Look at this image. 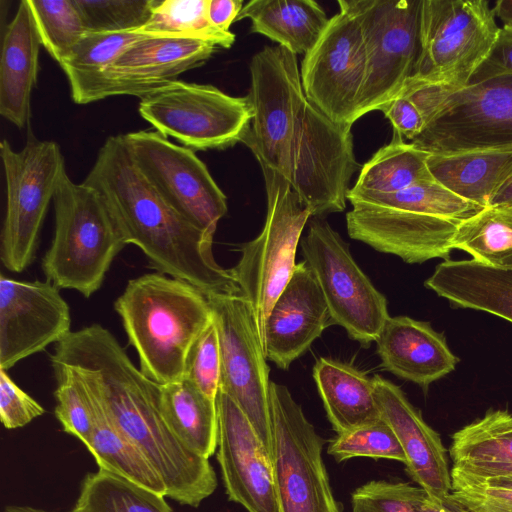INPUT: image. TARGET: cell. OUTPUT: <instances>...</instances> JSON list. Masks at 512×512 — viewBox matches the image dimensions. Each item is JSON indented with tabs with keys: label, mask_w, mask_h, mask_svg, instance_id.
Returning a JSON list of instances; mask_svg holds the SVG:
<instances>
[{
	"label": "cell",
	"mask_w": 512,
	"mask_h": 512,
	"mask_svg": "<svg viewBox=\"0 0 512 512\" xmlns=\"http://www.w3.org/2000/svg\"><path fill=\"white\" fill-rule=\"evenodd\" d=\"M221 374L220 345L214 320L191 346L184 378L212 399H216Z\"/></svg>",
	"instance_id": "44"
},
{
	"label": "cell",
	"mask_w": 512,
	"mask_h": 512,
	"mask_svg": "<svg viewBox=\"0 0 512 512\" xmlns=\"http://www.w3.org/2000/svg\"><path fill=\"white\" fill-rule=\"evenodd\" d=\"M261 169L267 195L264 226L255 239L240 246L239 261L229 270L253 307L262 337L266 318L295 269L301 234L311 214L284 176Z\"/></svg>",
	"instance_id": "7"
},
{
	"label": "cell",
	"mask_w": 512,
	"mask_h": 512,
	"mask_svg": "<svg viewBox=\"0 0 512 512\" xmlns=\"http://www.w3.org/2000/svg\"><path fill=\"white\" fill-rule=\"evenodd\" d=\"M54 233L42 258L46 280L90 298L127 245L97 190L62 173L54 198Z\"/></svg>",
	"instance_id": "5"
},
{
	"label": "cell",
	"mask_w": 512,
	"mask_h": 512,
	"mask_svg": "<svg viewBox=\"0 0 512 512\" xmlns=\"http://www.w3.org/2000/svg\"><path fill=\"white\" fill-rule=\"evenodd\" d=\"M391 122L393 131L413 141L424 129L425 120L417 105L403 94L397 95L381 110Z\"/></svg>",
	"instance_id": "47"
},
{
	"label": "cell",
	"mask_w": 512,
	"mask_h": 512,
	"mask_svg": "<svg viewBox=\"0 0 512 512\" xmlns=\"http://www.w3.org/2000/svg\"><path fill=\"white\" fill-rule=\"evenodd\" d=\"M375 342L383 368L422 388L452 372L459 362L442 333L407 316H389Z\"/></svg>",
	"instance_id": "24"
},
{
	"label": "cell",
	"mask_w": 512,
	"mask_h": 512,
	"mask_svg": "<svg viewBox=\"0 0 512 512\" xmlns=\"http://www.w3.org/2000/svg\"><path fill=\"white\" fill-rule=\"evenodd\" d=\"M57 387L55 415L63 430L80 439L89 440L95 427V409L92 394L73 368L62 364H51Z\"/></svg>",
	"instance_id": "39"
},
{
	"label": "cell",
	"mask_w": 512,
	"mask_h": 512,
	"mask_svg": "<svg viewBox=\"0 0 512 512\" xmlns=\"http://www.w3.org/2000/svg\"><path fill=\"white\" fill-rule=\"evenodd\" d=\"M512 74V26L500 28L497 41L487 59L479 67L470 82Z\"/></svg>",
	"instance_id": "48"
},
{
	"label": "cell",
	"mask_w": 512,
	"mask_h": 512,
	"mask_svg": "<svg viewBox=\"0 0 512 512\" xmlns=\"http://www.w3.org/2000/svg\"><path fill=\"white\" fill-rule=\"evenodd\" d=\"M6 182V212L0 234V258L20 273L35 260L43 222L65 169L59 145L31 138L15 151L0 143Z\"/></svg>",
	"instance_id": "8"
},
{
	"label": "cell",
	"mask_w": 512,
	"mask_h": 512,
	"mask_svg": "<svg viewBox=\"0 0 512 512\" xmlns=\"http://www.w3.org/2000/svg\"><path fill=\"white\" fill-rule=\"evenodd\" d=\"M208 2L160 0L147 23L138 31L157 37L195 38L228 49L236 37L232 32L212 25L208 17Z\"/></svg>",
	"instance_id": "37"
},
{
	"label": "cell",
	"mask_w": 512,
	"mask_h": 512,
	"mask_svg": "<svg viewBox=\"0 0 512 512\" xmlns=\"http://www.w3.org/2000/svg\"><path fill=\"white\" fill-rule=\"evenodd\" d=\"M499 31L486 0H422L419 55L406 84L447 91L465 87L490 55Z\"/></svg>",
	"instance_id": "6"
},
{
	"label": "cell",
	"mask_w": 512,
	"mask_h": 512,
	"mask_svg": "<svg viewBox=\"0 0 512 512\" xmlns=\"http://www.w3.org/2000/svg\"><path fill=\"white\" fill-rule=\"evenodd\" d=\"M503 203L512 204V177L494 194L489 205Z\"/></svg>",
	"instance_id": "54"
},
{
	"label": "cell",
	"mask_w": 512,
	"mask_h": 512,
	"mask_svg": "<svg viewBox=\"0 0 512 512\" xmlns=\"http://www.w3.org/2000/svg\"><path fill=\"white\" fill-rule=\"evenodd\" d=\"M300 244L333 324L368 347L389 318L385 296L360 269L344 239L321 217L310 221Z\"/></svg>",
	"instance_id": "12"
},
{
	"label": "cell",
	"mask_w": 512,
	"mask_h": 512,
	"mask_svg": "<svg viewBox=\"0 0 512 512\" xmlns=\"http://www.w3.org/2000/svg\"><path fill=\"white\" fill-rule=\"evenodd\" d=\"M44 408L0 369V419L7 429L23 427L44 414Z\"/></svg>",
	"instance_id": "45"
},
{
	"label": "cell",
	"mask_w": 512,
	"mask_h": 512,
	"mask_svg": "<svg viewBox=\"0 0 512 512\" xmlns=\"http://www.w3.org/2000/svg\"><path fill=\"white\" fill-rule=\"evenodd\" d=\"M160 406L168 426L194 453L209 459L218 443L216 399L182 379L160 385Z\"/></svg>",
	"instance_id": "30"
},
{
	"label": "cell",
	"mask_w": 512,
	"mask_h": 512,
	"mask_svg": "<svg viewBox=\"0 0 512 512\" xmlns=\"http://www.w3.org/2000/svg\"><path fill=\"white\" fill-rule=\"evenodd\" d=\"M274 480L281 512H341L322 458L324 439L284 385L271 383Z\"/></svg>",
	"instance_id": "10"
},
{
	"label": "cell",
	"mask_w": 512,
	"mask_h": 512,
	"mask_svg": "<svg viewBox=\"0 0 512 512\" xmlns=\"http://www.w3.org/2000/svg\"><path fill=\"white\" fill-rule=\"evenodd\" d=\"M217 460L226 494L247 512H281L270 453L251 423L219 389Z\"/></svg>",
	"instance_id": "20"
},
{
	"label": "cell",
	"mask_w": 512,
	"mask_h": 512,
	"mask_svg": "<svg viewBox=\"0 0 512 512\" xmlns=\"http://www.w3.org/2000/svg\"><path fill=\"white\" fill-rule=\"evenodd\" d=\"M208 299L220 345L219 389L236 402L271 456L272 381L253 307L241 294Z\"/></svg>",
	"instance_id": "14"
},
{
	"label": "cell",
	"mask_w": 512,
	"mask_h": 512,
	"mask_svg": "<svg viewBox=\"0 0 512 512\" xmlns=\"http://www.w3.org/2000/svg\"><path fill=\"white\" fill-rule=\"evenodd\" d=\"M251 83L246 96L253 118L242 142L260 166L288 181L294 134L306 96L297 55L286 48L265 46L250 62Z\"/></svg>",
	"instance_id": "11"
},
{
	"label": "cell",
	"mask_w": 512,
	"mask_h": 512,
	"mask_svg": "<svg viewBox=\"0 0 512 512\" xmlns=\"http://www.w3.org/2000/svg\"><path fill=\"white\" fill-rule=\"evenodd\" d=\"M429 156L393 131L392 140L362 166L357 182L349 192L392 194L434 180L427 164Z\"/></svg>",
	"instance_id": "32"
},
{
	"label": "cell",
	"mask_w": 512,
	"mask_h": 512,
	"mask_svg": "<svg viewBox=\"0 0 512 512\" xmlns=\"http://www.w3.org/2000/svg\"><path fill=\"white\" fill-rule=\"evenodd\" d=\"M429 498L407 482L372 480L353 491L351 505L353 512H424Z\"/></svg>",
	"instance_id": "43"
},
{
	"label": "cell",
	"mask_w": 512,
	"mask_h": 512,
	"mask_svg": "<svg viewBox=\"0 0 512 512\" xmlns=\"http://www.w3.org/2000/svg\"><path fill=\"white\" fill-rule=\"evenodd\" d=\"M123 138L140 170L165 200L200 229L214 234L228 210L227 198L192 149L157 131Z\"/></svg>",
	"instance_id": "17"
},
{
	"label": "cell",
	"mask_w": 512,
	"mask_h": 512,
	"mask_svg": "<svg viewBox=\"0 0 512 512\" xmlns=\"http://www.w3.org/2000/svg\"><path fill=\"white\" fill-rule=\"evenodd\" d=\"M3 512H51L31 506L8 505Z\"/></svg>",
	"instance_id": "55"
},
{
	"label": "cell",
	"mask_w": 512,
	"mask_h": 512,
	"mask_svg": "<svg viewBox=\"0 0 512 512\" xmlns=\"http://www.w3.org/2000/svg\"><path fill=\"white\" fill-rule=\"evenodd\" d=\"M164 497L99 469L86 475L70 512H173Z\"/></svg>",
	"instance_id": "35"
},
{
	"label": "cell",
	"mask_w": 512,
	"mask_h": 512,
	"mask_svg": "<svg viewBox=\"0 0 512 512\" xmlns=\"http://www.w3.org/2000/svg\"><path fill=\"white\" fill-rule=\"evenodd\" d=\"M425 286L461 308L484 311L512 323V270L471 260H444Z\"/></svg>",
	"instance_id": "26"
},
{
	"label": "cell",
	"mask_w": 512,
	"mask_h": 512,
	"mask_svg": "<svg viewBox=\"0 0 512 512\" xmlns=\"http://www.w3.org/2000/svg\"><path fill=\"white\" fill-rule=\"evenodd\" d=\"M452 489L483 488L512 491V475L471 477L451 471Z\"/></svg>",
	"instance_id": "50"
},
{
	"label": "cell",
	"mask_w": 512,
	"mask_h": 512,
	"mask_svg": "<svg viewBox=\"0 0 512 512\" xmlns=\"http://www.w3.org/2000/svg\"><path fill=\"white\" fill-rule=\"evenodd\" d=\"M90 392L94 402L95 427L85 445L99 469L117 474L166 497L165 484L155 468L113 423L101 402Z\"/></svg>",
	"instance_id": "31"
},
{
	"label": "cell",
	"mask_w": 512,
	"mask_h": 512,
	"mask_svg": "<svg viewBox=\"0 0 512 512\" xmlns=\"http://www.w3.org/2000/svg\"><path fill=\"white\" fill-rule=\"evenodd\" d=\"M358 20L367 70L358 117L382 110L413 76L422 0H338Z\"/></svg>",
	"instance_id": "9"
},
{
	"label": "cell",
	"mask_w": 512,
	"mask_h": 512,
	"mask_svg": "<svg viewBox=\"0 0 512 512\" xmlns=\"http://www.w3.org/2000/svg\"><path fill=\"white\" fill-rule=\"evenodd\" d=\"M451 471L471 477L512 475V462H472L453 464Z\"/></svg>",
	"instance_id": "51"
},
{
	"label": "cell",
	"mask_w": 512,
	"mask_h": 512,
	"mask_svg": "<svg viewBox=\"0 0 512 512\" xmlns=\"http://www.w3.org/2000/svg\"><path fill=\"white\" fill-rule=\"evenodd\" d=\"M249 19L251 31L268 37L294 54H306L316 44L329 18L314 0H251L236 19Z\"/></svg>",
	"instance_id": "28"
},
{
	"label": "cell",
	"mask_w": 512,
	"mask_h": 512,
	"mask_svg": "<svg viewBox=\"0 0 512 512\" xmlns=\"http://www.w3.org/2000/svg\"><path fill=\"white\" fill-rule=\"evenodd\" d=\"M138 110L157 132L192 150L224 149L242 142L253 118L247 97L178 80L141 98Z\"/></svg>",
	"instance_id": "13"
},
{
	"label": "cell",
	"mask_w": 512,
	"mask_h": 512,
	"mask_svg": "<svg viewBox=\"0 0 512 512\" xmlns=\"http://www.w3.org/2000/svg\"><path fill=\"white\" fill-rule=\"evenodd\" d=\"M493 11L504 25L512 26V0H498L493 6Z\"/></svg>",
	"instance_id": "53"
},
{
	"label": "cell",
	"mask_w": 512,
	"mask_h": 512,
	"mask_svg": "<svg viewBox=\"0 0 512 512\" xmlns=\"http://www.w3.org/2000/svg\"><path fill=\"white\" fill-rule=\"evenodd\" d=\"M327 453L337 462L356 457L393 459L404 464L406 462L397 436L382 418L374 423L338 434L330 441Z\"/></svg>",
	"instance_id": "42"
},
{
	"label": "cell",
	"mask_w": 512,
	"mask_h": 512,
	"mask_svg": "<svg viewBox=\"0 0 512 512\" xmlns=\"http://www.w3.org/2000/svg\"><path fill=\"white\" fill-rule=\"evenodd\" d=\"M425 120L411 143L430 155L512 150V74L470 82L458 90L406 84Z\"/></svg>",
	"instance_id": "4"
},
{
	"label": "cell",
	"mask_w": 512,
	"mask_h": 512,
	"mask_svg": "<svg viewBox=\"0 0 512 512\" xmlns=\"http://www.w3.org/2000/svg\"><path fill=\"white\" fill-rule=\"evenodd\" d=\"M347 200L352 205L346 214L350 238L410 264L448 260L460 220L422 214L364 195L348 193Z\"/></svg>",
	"instance_id": "18"
},
{
	"label": "cell",
	"mask_w": 512,
	"mask_h": 512,
	"mask_svg": "<svg viewBox=\"0 0 512 512\" xmlns=\"http://www.w3.org/2000/svg\"><path fill=\"white\" fill-rule=\"evenodd\" d=\"M114 309L139 369L159 385L184 378L189 350L213 320L207 295L159 272L129 280Z\"/></svg>",
	"instance_id": "3"
},
{
	"label": "cell",
	"mask_w": 512,
	"mask_h": 512,
	"mask_svg": "<svg viewBox=\"0 0 512 512\" xmlns=\"http://www.w3.org/2000/svg\"><path fill=\"white\" fill-rule=\"evenodd\" d=\"M88 32L141 29L160 0H73Z\"/></svg>",
	"instance_id": "41"
},
{
	"label": "cell",
	"mask_w": 512,
	"mask_h": 512,
	"mask_svg": "<svg viewBox=\"0 0 512 512\" xmlns=\"http://www.w3.org/2000/svg\"><path fill=\"white\" fill-rule=\"evenodd\" d=\"M357 168L351 127L331 121L306 100L294 134L288 182L311 216L346 208Z\"/></svg>",
	"instance_id": "15"
},
{
	"label": "cell",
	"mask_w": 512,
	"mask_h": 512,
	"mask_svg": "<svg viewBox=\"0 0 512 512\" xmlns=\"http://www.w3.org/2000/svg\"><path fill=\"white\" fill-rule=\"evenodd\" d=\"M333 324L316 278L305 261L296 264L264 324L267 360L287 370Z\"/></svg>",
	"instance_id": "22"
},
{
	"label": "cell",
	"mask_w": 512,
	"mask_h": 512,
	"mask_svg": "<svg viewBox=\"0 0 512 512\" xmlns=\"http://www.w3.org/2000/svg\"><path fill=\"white\" fill-rule=\"evenodd\" d=\"M243 5L242 0H209V20L216 28L230 32V26L236 21Z\"/></svg>",
	"instance_id": "49"
},
{
	"label": "cell",
	"mask_w": 512,
	"mask_h": 512,
	"mask_svg": "<svg viewBox=\"0 0 512 512\" xmlns=\"http://www.w3.org/2000/svg\"><path fill=\"white\" fill-rule=\"evenodd\" d=\"M49 281L0 276V369L58 343L72 331L70 307Z\"/></svg>",
	"instance_id": "19"
},
{
	"label": "cell",
	"mask_w": 512,
	"mask_h": 512,
	"mask_svg": "<svg viewBox=\"0 0 512 512\" xmlns=\"http://www.w3.org/2000/svg\"><path fill=\"white\" fill-rule=\"evenodd\" d=\"M50 361L81 375L113 423L160 475L167 497L198 507L215 491L209 460L188 449L164 419L160 385L134 365L108 329L92 324L72 331L55 344Z\"/></svg>",
	"instance_id": "1"
},
{
	"label": "cell",
	"mask_w": 512,
	"mask_h": 512,
	"mask_svg": "<svg viewBox=\"0 0 512 512\" xmlns=\"http://www.w3.org/2000/svg\"><path fill=\"white\" fill-rule=\"evenodd\" d=\"M147 36L139 31L86 33L59 64L67 76L73 101L89 104L91 92L105 68Z\"/></svg>",
	"instance_id": "34"
},
{
	"label": "cell",
	"mask_w": 512,
	"mask_h": 512,
	"mask_svg": "<svg viewBox=\"0 0 512 512\" xmlns=\"http://www.w3.org/2000/svg\"><path fill=\"white\" fill-rule=\"evenodd\" d=\"M424 512H467L458 502L454 500L452 495L449 500L444 503H438L431 498L428 499Z\"/></svg>",
	"instance_id": "52"
},
{
	"label": "cell",
	"mask_w": 512,
	"mask_h": 512,
	"mask_svg": "<svg viewBox=\"0 0 512 512\" xmlns=\"http://www.w3.org/2000/svg\"><path fill=\"white\" fill-rule=\"evenodd\" d=\"M355 195L368 196L403 209L453 220L465 219L482 209L479 205L453 193L435 179L417 183L392 194Z\"/></svg>",
	"instance_id": "40"
},
{
	"label": "cell",
	"mask_w": 512,
	"mask_h": 512,
	"mask_svg": "<svg viewBox=\"0 0 512 512\" xmlns=\"http://www.w3.org/2000/svg\"><path fill=\"white\" fill-rule=\"evenodd\" d=\"M313 378L337 435L381 419L373 377L350 364L321 357L313 366Z\"/></svg>",
	"instance_id": "27"
},
{
	"label": "cell",
	"mask_w": 512,
	"mask_h": 512,
	"mask_svg": "<svg viewBox=\"0 0 512 512\" xmlns=\"http://www.w3.org/2000/svg\"><path fill=\"white\" fill-rule=\"evenodd\" d=\"M452 249L499 270H512V204L488 205L459 221Z\"/></svg>",
	"instance_id": "33"
},
{
	"label": "cell",
	"mask_w": 512,
	"mask_h": 512,
	"mask_svg": "<svg viewBox=\"0 0 512 512\" xmlns=\"http://www.w3.org/2000/svg\"><path fill=\"white\" fill-rule=\"evenodd\" d=\"M41 45L28 0H22L3 32L0 60V114L20 129L29 123Z\"/></svg>",
	"instance_id": "25"
},
{
	"label": "cell",
	"mask_w": 512,
	"mask_h": 512,
	"mask_svg": "<svg viewBox=\"0 0 512 512\" xmlns=\"http://www.w3.org/2000/svg\"><path fill=\"white\" fill-rule=\"evenodd\" d=\"M427 164L436 181L484 208L512 177V150L430 155Z\"/></svg>",
	"instance_id": "29"
},
{
	"label": "cell",
	"mask_w": 512,
	"mask_h": 512,
	"mask_svg": "<svg viewBox=\"0 0 512 512\" xmlns=\"http://www.w3.org/2000/svg\"><path fill=\"white\" fill-rule=\"evenodd\" d=\"M451 495L467 512H512L511 490L462 488Z\"/></svg>",
	"instance_id": "46"
},
{
	"label": "cell",
	"mask_w": 512,
	"mask_h": 512,
	"mask_svg": "<svg viewBox=\"0 0 512 512\" xmlns=\"http://www.w3.org/2000/svg\"><path fill=\"white\" fill-rule=\"evenodd\" d=\"M83 182L99 192L126 243L136 245L156 272L207 296L240 294L230 270L215 260L214 234L165 200L138 167L123 134L106 139Z\"/></svg>",
	"instance_id": "2"
},
{
	"label": "cell",
	"mask_w": 512,
	"mask_h": 512,
	"mask_svg": "<svg viewBox=\"0 0 512 512\" xmlns=\"http://www.w3.org/2000/svg\"><path fill=\"white\" fill-rule=\"evenodd\" d=\"M367 57L356 17L339 5L320 38L304 55L301 82L306 99L331 121L352 127L358 117Z\"/></svg>",
	"instance_id": "16"
},
{
	"label": "cell",
	"mask_w": 512,
	"mask_h": 512,
	"mask_svg": "<svg viewBox=\"0 0 512 512\" xmlns=\"http://www.w3.org/2000/svg\"><path fill=\"white\" fill-rule=\"evenodd\" d=\"M373 380L381 418L398 438L407 473L433 501H448L452 492L451 474L439 434L424 421L399 386L380 375H375Z\"/></svg>",
	"instance_id": "23"
},
{
	"label": "cell",
	"mask_w": 512,
	"mask_h": 512,
	"mask_svg": "<svg viewBox=\"0 0 512 512\" xmlns=\"http://www.w3.org/2000/svg\"><path fill=\"white\" fill-rule=\"evenodd\" d=\"M42 46L60 64L86 34L73 0H28Z\"/></svg>",
	"instance_id": "38"
},
{
	"label": "cell",
	"mask_w": 512,
	"mask_h": 512,
	"mask_svg": "<svg viewBox=\"0 0 512 512\" xmlns=\"http://www.w3.org/2000/svg\"><path fill=\"white\" fill-rule=\"evenodd\" d=\"M449 455L456 463L512 462V414L489 410L452 435Z\"/></svg>",
	"instance_id": "36"
},
{
	"label": "cell",
	"mask_w": 512,
	"mask_h": 512,
	"mask_svg": "<svg viewBox=\"0 0 512 512\" xmlns=\"http://www.w3.org/2000/svg\"><path fill=\"white\" fill-rule=\"evenodd\" d=\"M216 48L195 38L149 35L129 46L105 68L89 103L116 95L143 98L202 65Z\"/></svg>",
	"instance_id": "21"
}]
</instances>
